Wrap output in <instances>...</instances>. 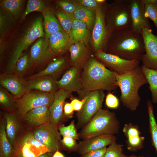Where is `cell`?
I'll return each mask as SVG.
<instances>
[{"instance_id":"1","label":"cell","mask_w":157,"mask_h":157,"mask_svg":"<svg viewBox=\"0 0 157 157\" xmlns=\"http://www.w3.org/2000/svg\"><path fill=\"white\" fill-rule=\"evenodd\" d=\"M81 72L82 90L80 98L87 93L97 90H115L116 73L107 69L100 61L93 58L86 60Z\"/></svg>"},{"instance_id":"2","label":"cell","mask_w":157,"mask_h":157,"mask_svg":"<svg viewBox=\"0 0 157 157\" xmlns=\"http://www.w3.org/2000/svg\"><path fill=\"white\" fill-rule=\"evenodd\" d=\"M108 52L128 60H141L145 53L142 33L131 27L112 33Z\"/></svg>"},{"instance_id":"3","label":"cell","mask_w":157,"mask_h":157,"mask_svg":"<svg viewBox=\"0 0 157 157\" xmlns=\"http://www.w3.org/2000/svg\"><path fill=\"white\" fill-rule=\"evenodd\" d=\"M116 78L117 85L120 90V99L123 105L130 111H135L141 100L139 90L148 83L141 67L139 65L123 74L116 73Z\"/></svg>"},{"instance_id":"4","label":"cell","mask_w":157,"mask_h":157,"mask_svg":"<svg viewBox=\"0 0 157 157\" xmlns=\"http://www.w3.org/2000/svg\"><path fill=\"white\" fill-rule=\"evenodd\" d=\"M120 124L116 114L108 110L100 109L78 133L84 140L104 134L114 135L119 131Z\"/></svg>"},{"instance_id":"5","label":"cell","mask_w":157,"mask_h":157,"mask_svg":"<svg viewBox=\"0 0 157 157\" xmlns=\"http://www.w3.org/2000/svg\"><path fill=\"white\" fill-rule=\"evenodd\" d=\"M44 36L42 18L40 16L33 21L20 34L14 45L5 73H12L17 60L23 51L35 40Z\"/></svg>"},{"instance_id":"6","label":"cell","mask_w":157,"mask_h":157,"mask_svg":"<svg viewBox=\"0 0 157 157\" xmlns=\"http://www.w3.org/2000/svg\"><path fill=\"white\" fill-rule=\"evenodd\" d=\"M130 0L116 1L105 12L106 24L112 33L131 27Z\"/></svg>"},{"instance_id":"7","label":"cell","mask_w":157,"mask_h":157,"mask_svg":"<svg viewBox=\"0 0 157 157\" xmlns=\"http://www.w3.org/2000/svg\"><path fill=\"white\" fill-rule=\"evenodd\" d=\"M47 152H49L47 147L35 138L33 132L28 131L18 136L11 157H38Z\"/></svg>"},{"instance_id":"8","label":"cell","mask_w":157,"mask_h":157,"mask_svg":"<svg viewBox=\"0 0 157 157\" xmlns=\"http://www.w3.org/2000/svg\"><path fill=\"white\" fill-rule=\"evenodd\" d=\"M54 95L53 93L27 90L22 97L16 99L19 115L24 118L33 108L44 106L50 107L53 102Z\"/></svg>"},{"instance_id":"9","label":"cell","mask_w":157,"mask_h":157,"mask_svg":"<svg viewBox=\"0 0 157 157\" xmlns=\"http://www.w3.org/2000/svg\"><path fill=\"white\" fill-rule=\"evenodd\" d=\"M88 98L81 110L78 112L76 127L82 128L102 106L105 95L103 90H97L85 94Z\"/></svg>"},{"instance_id":"10","label":"cell","mask_w":157,"mask_h":157,"mask_svg":"<svg viewBox=\"0 0 157 157\" xmlns=\"http://www.w3.org/2000/svg\"><path fill=\"white\" fill-rule=\"evenodd\" d=\"M58 126L50 121L36 128L33 132L35 138L45 146L49 152L54 153L62 149L61 134Z\"/></svg>"},{"instance_id":"11","label":"cell","mask_w":157,"mask_h":157,"mask_svg":"<svg viewBox=\"0 0 157 157\" xmlns=\"http://www.w3.org/2000/svg\"><path fill=\"white\" fill-rule=\"evenodd\" d=\"M95 56L105 66L119 75L124 74L139 65L140 60H126L101 50L96 52Z\"/></svg>"},{"instance_id":"12","label":"cell","mask_w":157,"mask_h":157,"mask_svg":"<svg viewBox=\"0 0 157 157\" xmlns=\"http://www.w3.org/2000/svg\"><path fill=\"white\" fill-rule=\"evenodd\" d=\"M105 8L102 5L95 10V20L92 29V40L96 52L101 50L103 51L112 33L105 24Z\"/></svg>"},{"instance_id":"13","label":"cell","mask_w":157,"mask_h":157,"mask_svg":"<svg viewBox=\"0 0 157 157\" xmlns=\"http://www.w3.org/2000/svg\"><path fill=\"white\" fill-rule=\"evenodd\" d=\"M142 34L145 49L141 60L142 65L157 70V36L152 33L151 29L147 28L142 29Z\"/></svg>"},{"instance_id":"14","label":"cell","mask_w":157,"mask_h":157,"mask_svg":"<svg viewBox=\"0 0 157 157\" xmlns=\"http://www.w3.org/2000/svg\"><path fill=\"white\" fill-rule=\"evenodd\" d=\"M81 68L72 66L64 73L60 79L56 81L59 89L71 93L77 92L81 96L82 90Z\"/></svg>"},{"instance_id":"15","label":"cell","mask_w":157,"mask_h":157,"mask_svg":"<svg viewBox=\"0 0 157 157\" xmlns=\"http://www.w3.org/2000/svg\"><path fill=\"white\" fill-rule=\"evenodd\" d=\"M0 84L1 87L10 92L15 99L22 97L27 91L26 81L12 73L1 75Z\"/></svg>"},{"instance_id":"16","label":"cell","mask_w":157,"mask_h":157,"mask_svg":"<svg viewBox=\"0 0 157 157\" xmlns=\"http://www.w3.org/2000/svg\"><path fill=\"white\" fill-rule=\"evenodd\" d=\"M55 54L50 48L48 42L44 38H40L31 47L29 56L31 65H38L51 59Z\"/></svg>"},{"instance_id":"17","label":"cell","mask_w":157,"mask_h":157,"mask_svg":"<svg viewBox=\"0 0 157 157\" xmlns=\"http://www.w3.org/2000/svg\"><path fill=\"white\" fill-rule=\"evenodd\" d=\"M113 135L104 134L83 140L78 144L76 152L81 155L90 151L100 149L116 142Z\"/></svg>"},{"instance_id":"18","label":"cell","mask_w":157,"mask_h":157,"mask_svg":"<svg viewBox=\"0 0 157 157\" xmlns=\"http://www.w3.org/2000/svg\"><path fill=\"white\" fill-rule=\"evenodd\" d=\"M130 3L131 28L135 31L140 33L143 28L151 29L150 23L145 15V5L140 0H130Z\"/></svg>"},{"instance_id":"19","label":"cell","mask_w":157,"mask_h":157,"mask_svg":"<svg viewBox=\"0 0 157 157\" xmlns=\"http://www.w3.org/2000/svg\"><path fill=\"white\" fill-rule=\"evenodd\" d=\"M56 81L52 76H43L30 78L26 81L27 90H36L42 92L55 93L59 89Z\"/></svg>"},{"instance_id":"20","label":"cell","mask_w":157,"mask_h":157,"mask_svg":"<svg viewBox=\"0 0 157 157\" xmlns=\"http://www.w3.org/2000/svg\"><path fill=\"white\" fill-rule=\"evenodd\" d=\"M71 93L59 89L54 93L53 102L49 107L50 121L58 126L63 118L64 102Z\"/></svg>"},{"instance_id":"21","label":"cell","mask_w":157,"mask_h":157,"mask_svg":"<svg viewBox=\"0 0 157 157\" xmlns=\"http://www.w3.org/2000/svg\"><path fill=\"white\" fill-rule=\"evenodd\" d=\"M49 106H44L33 108L24 117V120L29 125L37 127L50 121Z\"/></svg>"},{"instance_id":"22","label":"cell","mask_w":157,"mask_h":157,"mask_svg":"<svg viewBox=\"0 0 157 157\" xmlns=\"http://www.w3.org/2000/svg\"><path fill=\"white\" fill-rule=\"evenodd\" d=\"M48 42L50 48L55 54L64 52L71 43L69 35L64 30L51 35L48 38Z\"/></svg>"},{"instance_id":"23","label":"cell","mask_w":157,"mask_h":157,"mask_svg":"<svg viewBox=\"0 0 157 157\" xmlns=\"http://www.w3.org/2000/svg\"><path fill=\"white\" fill-rule=\"evenodd\" d=\"M6 120V132L8 139L13 146L19 135L21 125L20 120L13 112H6L4 114Z\"/></svg>"},{"instance_id":"24","label":"cell","mask_w":157,"mask_h":157,"mask_svg":"<svg viewBox=\"0 0 157 157\" xmlns=\"http://www.w3.org/2000/svg\"><path fill=\"white\" fill-rule=\"evenodd\" d=\"M42 13L43 17V25L45 33L44 38L48 42V38L51 35L63 30L50 8L47 7Z\"/></svg>"},{"instance_id":"25","label":"cell","mask_w":157,"mask_h":157,"mask_svg":"<svg viewBox=\"0 0 157 157\" xmlns=\"http://www.w3.org/2000/svg\"><path fill=\"white\" fill-rule=\"evenodd\" d=\"M69 35L71 43L85 44L89 41L90 33L85 23L75 18Z\"/></svg>"},{"instance_id":"26","label":"cell","mask_w":157,"mask_h":157,"mask_svg":"<svg viewBox=\"0 0 157 157\" xmlns=\"http://www.w3.org/2000/svg\"><path fill=\"white\" fill-rule=\"evenodd\" d=\"M66 60L64 58H58L51 62L44 69L31 76L29 78L43 76H49L55 79L63 71L65 67Z\"/></svg>"},{"instance_id":"27","label":"cell","mask_w":157,"mask_h":157,"mask_svg":"<svg viewBox=\"0 0 157 157\" xmlns=\"http://www.w3.org/2000/svg\"><path fill=\"white\" fill-rule=\"evenodd\" d=\"M69 51L72 66L82 68L85 62L87 53L85 44L80 43H74L70 47Z\"/></svg>"},{"instance_id":"28","label":"cell","mask_w":157,"mask_h":157,"mask_svg":"<svg viewBox=\"0 0 157 157\" xmlns=\"http://www.w3.org/2000/svg\"><path fill=\"white\" fill-rule=\"evenodd\" d=\"M73 15L76 19L85 23L88 29H93L95 20V10L78 4Z\"/></svg>"},{"instance_id":"29","label":"cell","mask_w":157,"mask_h":157,"mask_svg":"<svg viewBox=\"0 0 157 157\" xmlns=\"http://www.w3.org/2000/svg\"><path fill=\"white\" fill-rule=\"evenodd\" d=\"M5 119L0 124V157H11L13 146L9 141L6 132Z\"/></svg>"},{"instance_id":"30","label":"cell","mask_w":157,"mask_h":157,"mask_svg":"<svg viewBox=\"0 0 157 157\" xmlns=\"http://www.w3.org/2000/svg\"><path fill=\"white\" fill-rule=\"evenodd\" d=\"M141 69L149 84L152 102L157 104V70L147 68L143 65Z\"/></svg>"},{"instance_id":"31","label":"cell","mask_w":157,"mask_h":157,"mask_svg":"<svg viewBox=\"0 0 157 157\" xmlns=\"http://www.w3.org/2000/svg\"><path fill=\"white\" fill-rule=\"evenodd\" d=\"M15 19L7 11L0 9V35L4 38L15 24Z\"/></svg>"},{"instance_id":"32","label":"cell","mask_w":157,"mask_h":157,"mask_svg":"<svg viewBox=\"0 0 157 157\" xmlns=\"http://www.w3.org/2000/svg\"><path fill=\"white\" fill-rule=\"evenodd\" d=\"M151 142L157 154V123L154 113L153 106L149 100L147 102Z\"/></svg>"},{"instance_id":"33","label":"cell","mask_w":157,"mask_h":157,"mask_svg":"<svg viewBox=\"0 0 157 157\" xmlns=\"http://www.w3.org/2000/svg\"><path fill=\"white\" fill-rule=\"evenodd\" d=\"M24 1L22 0H3L0 3L1 8L10 13L15 19L21 14Z\"/></svg>"},{"instance_id":"34","label":"cell","mask_w":157,"mask_h":157,"mask_svg":"<svg viewBox=\"0 0 157 157\" xmlns=\"http://www.w3.org/2000/svg\"><path fill=\"white\" fill-rule=\"evenodd\" d=\"M0 104L1 107L9 112H13L17 108L16 99L2 87L0 88Z\"/></svg>"},{"instance_id":"35","label":"cell","mask_w":157,"mask_h":157,"mask_svg":"<svg viewBox=\"0 0 157 157\" xmlns=\"http://www.w3.org/2000/svg\"><path fill=\"white\" fill-rule=\"evenodd\" d=\"M56 15L63 30L69 35L75 17L73 14H70L62 9L57 10Z\"/></svg>"},{"instance_id":"36","label":"cell","mask_w":157,"mask_h":157,"mask_svg":"<svg viewBox=\"0 0 157 157\" xmlns=\"http://www.w3.org/2000/svg\"><path fill=\"white\" fill-rule=\"evenodd\" d=\"M29 56L26 53L21 55L17 60L13 72L19 76L23 75L31 65Z\"/></svg>"},{"instance_id":"37","label":"cell","mask_w":157,"mask_h":157,"mask_svg":"<svg viewBox=\"0 0 157 157\" xmlns=\"http://www.w3.org/2000/svg\"><path fill=\"white\" fill-rule=\"evenodd\" d=\"M47 7L45 2L41 0H28L22 18L24 19L30 13L34 11L42 13Z\"/></svg>"},{"instance_id":"38","label":"cell","mask_w":157,"mask_h":157,"mask_svg":"<svg viewBox=\"0 0 157 157\" xmlns=\"http://www.w3.org/2000/svg\"><path fill=\"white\" fill-rule=\"evenodd\" d=\"M59 129L60 133L63 137H71L76 140L79 138L74 121L72 122L67 126H59Z\"/></svg>"},{"instance_id":"39","label":"cell","mask_w":157,"mask_h":157,"mask_svg":"<svg viewBox=\"0 0 157 157\" xmlns=\"http://www.w3.org/2000/svg\"><path fill=\"white\" fill-rule=\"evenodd\" d=\"M144 137L135 136L127 138V149L132 151L141 149L144 141Z\"/></svg>"},{"instance_id":"40","label":"cell","mask_w":157,"mask_h":157,"mask_svg":"<svg viewBox=\"0 0 157 157\" xmlns=\"http://www.w3.org/2000/svg\"><path fill=\"white\" fill-rule=\"evenodd\" d=\"M123 147L116 142L112 143L107 148L104 157H119L123 153Z\"/></svg>"},{"instance_id":"41","label":"cell","mask_w":157,"mask_h":157,"mask_svg":"<svg viewBox=\"0 0 157 157\" xmlns=\"http://www.w3.org/2000/svg\"><path fill=\"white\" fill-rule=\"evenodd\" d=\"M145 15L154 22L155 26L157 36V3L145 5Z\"/></svg>"},{"instance_id":"42","label":"cell","mask_w":157,"mask_h":157,"mask_svg":"<svg viewBox=\"0 0 157 157\" xmlns=\"http://www.w3.org/2000/svg\"><path fill=\"white\" fill-rule=\"evenodd\" d=\"M76 140L71 137H63L60 142L63 148L69 152L76 151L78 144Z\"/></svg>"},{"instance_id":"43","label":"cell","mask_w":157,"mask_h":157,"mask_svg":"<svg viewBox=\"0 0 157 157\" xmlns=\"http://www.w3.org/2000/svg\"><path fill=\"white\" fill-rule=\"evenodd\" d=\"M56 4L65 12L70 14H73L77 5L73 1L65 0L58 1Z\"/></svg>"},{"instance_id":"44","label":"cell","mask_w":157,"mask_h":157,"mask_svg":"<svg viewBox=\"0 0 157 157\" xmlns=\"http://www.w3.org/2000/svg\"><path fill=\"white\" fill-rule=\"evenodd\" d=\"M105 104L107 107L112 109H116L119 108V100L117 96L109 92L106 96Z\"/></svg>"},{"instance_id":"45","label":"cell","mask_w":157,"mask_h":157,"mask_svg":"<svg viewBox=\"0 0 157 157\" xmlns=\"http://www.w3.org/2000/svg\"><path fill=\"white\" fill-rule=\"evenodd\" d=\"M123 131L128 138L131 137L140 135V132L136 126L131 123L126 124L123 129Z\"/></svg>"},{"instance_id":"46","label":"cell","mask_w":157,"mask_h":157,"mask_svg":"<svg viewBox=\"0 0 157 157\" xmlns=\"http://www.w3.org/2000/svg\"><path fill=\"white\" fill-rule=\"evenodd\" d=\"M78 4L87 8L95 10L102 5V3L97 0H81L78 1Z\"/></svg>"},{"instance_id":"47","label":"cell","mask_w":157,"mask_h":157,"mask_svg":"<svg viewBox=\"0 0 157 157\" xmlns=\"http://www.w3.org/2000/svg\"><path fill=\"white\" fill-rule=\"evenodd\" d=\"M107 148H103L90 151L83 155H81L80 157H104Z\"/></svg>"},{"instance_id":"48","label":"cell","mask_w":157,"mask_h":157,"mask_svg":"<svg viewBox=\"0 0 157 157\" xmlns=\"http://www.w3.org/2000/svg\"><path fill=\"white\" fill-rule=\"evenodd\" d=\"M87 98V96L85 95L81 101L76 99H72L70 103L74 110L78 112L80 110Z\"/></svg>"},{"instance_id":"49","label":"cell","mask_w":157,"mask_h":157,"mask_svg":"<svg viewBox=\"0 0 157 157\" xmlns=\"http://www.w3.org/2000/svg\"><path fill=\"white\" fill-rule=\"evenodd\" d=\"M64 113L66 116H71L74 111L70 103H66L64 106Z\"/></svg>"},{"instance_id":"50","label":"cell","mask_w":157,"mask_h":157,"mask_svg":"<svg viewBox=\"0 0 157 157\" xmlns=\"http://www.w3.org/2000/svg\"><path fill=\"white\" fill-rule=\"evenodd\" d=\"M6 43L4 38H0V58H1L6 50Z\"/></svg>"},{"instance_id":"51","label":"cell","mask_w":157,"mask_h":157,"mask_svg":"<svg viewBox=\"0 0 157 157\" xmlns=\"http://www.w3.org/2000/svg\"><path fill=\"white\" fill-rule=\"evenodd\" d=\"M142 3L144 5L157 3V0H140Z\"/></svg>"},{"instance_id":"52","label":"cell","mask_w":157,"mask_h":157,"mask_svg":"<svg viewBox=\"0 0 157 157\" xmlns=\"http://www.w3.org/2000/svg\"><path fill=\"white\" fill-rule=\"evenodd\" d=\"M52 157H65V156L59 151L57 150L53 154Z\"/></svg>"},{"instance_id":"53","label":"cell","mask_w":157,"mask_h":157,"mask_svg":"<svg viewBox=\"0 0 157 157\" xmlns=\"http://www.w3.org/2000/svg\"><path fill=\"white\" fill-rule=\"evenodd\" d=\"M53 153L50 152H47L39 156L38 157H52Z\"/></svg>"},{"instance_id":"54","label":"cell","mask_w":157,"mask_h":157,"mask_svg":"<svg viewBox=\"0 0 157 157\" xmlns=\"http://www.w3.org/2000/svg\"><path fill=\"white\" fill-rule=\"evenodd\" d=\"M129 157H149L148 156H136L135 155H132L130 156H129Z\"/></svg>"},{"instance_id":"55","label":"cell","mask_w":157,"mask_h":157,"mask_svg":"<svg viewBox=\"0 0 157 157\" xmlns=\"http://www.w3.org/2000/svg\"><path fill=\"white\" fill-rule=\"evenodd\" d=\"M119 157H129V156H128L124 154V153H123Z\"/></svg>"}]
</instances>
